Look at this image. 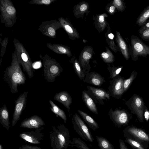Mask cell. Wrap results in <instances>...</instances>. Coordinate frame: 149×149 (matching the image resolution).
<instances>
[{
  "label": "cell",
  "instance_id": "1",
  "mask_svg": "<svg viewBox=\"0 0 149 149\" xmlns=\"http://www.w3.org/2000/svg\"><path fill=\"white\" fill-rule=\"evenodd\" d=\"M3 79L13 94L18 92V86L24 85L25 83L26 78L18 62L15 51L13 54L10 65L4 71Z\"/></svg>",
  "mask_w": 149,
  "mask_h": 149
},
{
  "label": "cell",
  "instance_id": "2",
  "mask_svg": "<svg viewBox=\"0 0 149 149\" xmlns=\"http://www.w3.org/2000/svg\"><path fill=\"white\" fill-rule=\"evenodd\" d=\"M50 133L51 145L53 149H67L70 144L69 130L63 124L53 127Z\"/></svg>",
  "mask_w": 149,
  "mask_h": 149
},
{
  "label": "cell",
  "instance_id": "3",
  "mask_svg": "<svg viewBox=\"0 0 149 149\" xmlns=\"http://www.w3.org/2000/svg\"><path fill=\"white\" fill-rule=\"evenodd\" d=\"M42 59L44 79L48 82H53L56 77L60 75L63 69L56 60L47 55H45Z\"/></svg>",
  "mask_w": 149,
  "mask_h": 149
},
{
  "label": "cell",
  "instance_id": "4",
  "mask_svg": "<svg viewBox=\"0 0 149 149\" xmlns=\"http://www.w3.org/2000/svg\"><path fill=\"white\" fill-rule=\"evenodd\" d=\"M17 60L24 71L27 73L29 78L33 76V68L31 58L22 44L16 39L13 41Z\"/></svg>",
  "mask_w": 149,
  "mask_h": 149
},
{
  "label": "cell",
  "instance_id": "5",
  "mask_svg": "<svg viewBox=\"0 0 149 149\" xmlns=\"http://www.w3.org/2000/svg\"><path fill=\"white\" fill-rule=\"evenodd\" d=\"M1 22L7 27H11L15 23L17 12L12 2L9 0H0Z\"/></svg>",
  "mask_w": 149,
  "mask_h": 149
},
{
  "label": "cell",
  "instance_id": "6",
  "mask_svg": "<svg viewBox=\"0 0 149 149\" xmlns=\"http://www.w3.org/2000/svg\"><path fill=\"white\" fill-rule=\"evenodd\" d=\"M130 39L131 47L129 49V53L132 60L136 61L140 56L147 58L149 55V46L136 36L132 35Z\"/></svg>",
  "mask_w": 149,
  "mask_h": 149
},
{
  "label": "cell",
  "instance_id": "7",
  "mask_svg": "<svg viewBox=\"0 0 149 149\" xmlns=\"http://www.w3.org/2000/svg\"><path fill=\"white\" fill-rule=\"evenodd\" d=\"M125 104L130 110L131 113L136 116L140 122L143 121L145 105L141 97L136 94H134L125 102Z\"/></svg>",
  "mask_w": 149,
  "mask_h": 149
},
{
  "label": "cell",
  "instance_id": "8",
  "mask_svg": "<svg viewBox=\"0 0 149 149\" xmlns=\"http://www.w3.org/2000/svg\"><path fill=\"white\" fill-rule=\"evenodd\" d=\"M72 122L74 130L83 140L91 142H93L94 139L90 131L77 113L73 115Z\"/></svg>",
  "mask_w": 149,
  "mask_h": 149
},
{
  "label": "cell",
  "instance_id": "9",
  "mask_svg": "<svg viewBox=\"0 0 149 149\" xmlns=\"http://www.w3.org/2000/svg\"><path fill=\"white\" fill-rule=\"evenodd\" d=\"M110 118L115 125L120 127L126 125L132 116L129 113L124 109H116L113 111L112 109L109 112Z\"/></svg>",
  "mask_w": 149,
  "mask_h": 149
},
{
  "label": "cell",
  "instance_id": "10",
  "mask_svg": "<svg viewBox=\"0 0 149 149\" xmlns=\"http://www.w3.org/2000/svg\"><path fill=\"white\" fill-rule=\"evenodd\" d=\"M28 93V91L24 92L15 100V107L13 115L12 127L14 126L19 120L22 111L26 107Z\"/></svg>",
  "mask_w": 149,
  "mask_h": 149
},
{
  "label": "cell",
  "instance_id": "11",
  "mask_svg": "<svg viewBox=\"0 0 149 149\" xmlns=\"http://www.w3.org/2000/svg\"><path fill=\"white\" fill-rule=\"evenodd\" d=\"M61 28L62 26L59 21L55 20L42 22L39 26L38 30L44 35L54 38L56 37V31Z\"/></svg>",
  "mask_w": 149,
  "mask_h": 149
},
{
  "label": "cell",
  "instance_id": "12",
  "mask_svg": "<svg viewBox=\"0 0 149 149\" xmlns=\"http://www.w3.org/2000/svg\"><path fill=\"white\" fill-rule=\"evenodd\" d=\"M125 78L120 75H117L110 82L109 89L113 97L118 99L124 93L123 83Z\"/></svg>",
  "mask_w": 149,
  "mask_h": 149
},
{
  "label": "cell",
  "instance_id": "13",
  "mask_svg": "<svg viewBox=\"0 0 149 149\" xmlns=\"http://www.w3.org/2000/svg\"><path fill=\"white\" fill-rule=\"evenodd\" d=\"M94 51L92 47L86 46L81 51L79 56V62L84 72L86 73L91 68L89 64L90 60L92 58Z\"/></svg>",
  "mask_w": 149,
  "mask_h": 149
},
{
  "label": "cell",
  "instance_id": "14",
  "mask_svg": "<svg viewBox=\"0 0 149 149\" xmlns=\"http://www.w3.org/2000/svg\"><path fill=\"white\" fill-rule=\"evenodd\" d=\"M40 129L35 131L25 132L20 134V137L26 141L34 144H39L43 139L44 135Z\"/></svg>",
  "mask_w": 149,
  "mask_h": 149
},
{
  "label": "cell",
  "instance_id": "15",
  "mask_svg": "<svg viewBox=\"0 0 149 149\" xmlns=\"http://www.w3.org/2000/svg\"><path fill=\"white\" fill-rule=\"evenodd\" d=\"M62 27L68 34L69 38L74 40L79 38V33L77 30L67 19L61 17L58 19Z\"/></svg>",
  "mask_w": 149,
  "mask_h": 149
},
{
  "label": "cell",
  "instance_id": "16",
  "mask_svg": "<svg viewBox=\"0 0 149 149\" xmlns=\"http://www.w3.org/2000/svg\"><path fill=\"white\" fill-rule=\"evenodd\" d=\"M45 125L44 122L40 117L34 115L25 119L21 123L20 126L27 128H40Z\"/></svg>",
  "mask_w": 149,
  "mask_h": 149
},
{
  "label": "cell",
  "instance_id": "17",
  "mask_svg": "<svg viewBox=\"0 0 149 149\" xmlns=\"http://www.w3.org/2000/svg\"><path fill=\"white\" fill-rule=\"evenodd\" d=\"M115 39L117 46L124 58L127 60H128L130 55L129 49L120 33L118 31H116Z\"/></svg>",
  "mask_w": 149,
  "mask_h": 149
},
{
  "label": "cell",
  "instance_id": "18",
  "mask_svg": "<svg viewBox=\"0 0 149 149\" xmlns=\"http://www.w3.org/2000/svg\"><path fill=\"white\" fill-rule=\"evenodd\" d=\"M54 99L62 104L69 111L70 105L72 102V98L70 95L66 91H62L56 93Z\"/></svg>",
  "mask_w": 149,
  "mask_h": 149
},
{
  "label": "cell",
  "instance_id": "19",
  "mask_svg": "<svg viewBox=\"0 0 149 149\" xmlns=\"http://www.w3.org/2000/svg\"><path fill=\"white\" fill-rule=\"evenodd\" d=\"M85 81L93 85L100 86L105 81L104 79L97 73H86Z\"/></svg>",
  "mask_w": 149,
  "mask_h": 149
},
{
  "label": "cell",
  "instance_id": "20",
  "mask_svg": "<svg viewBox=\"0 0 149 149\" xmlns=\"http://www.w3.org/2000/svg\"><path fill=\"white\" fill-rule=\"evenodd\" d=\"M87 88L97 100H108L110 98L109 93L104 89L87 86Z\"/></svg>",
  "mask_w": 149,
  "mask_h": 149
},
{
  "label": "cell",
  "instance_id": "21",
  "mask_svg": "<svg viewBox=\"0 0 149 149\" xmlns=\"http://www.w3.org/2000/svg\"><path fill=\"white\" fill-rule=\"evenodd\" d=\"M47 46L55 53L59 54L67 55L68 57L72 54L70 47L66 46L59 44L47 43Z\"/></svg>",
  "mask_w": 149,
  "mask_h": 149
},
{
  "label": "cell",
  "instance_id": "22",
  "mask_svg": "<svg viewBox=\"0 0 149 149\" xmlns=\"http://www.w3.org/2000/svg\"><path fill=\"white\" fill-rule=\"evenodd\" d=\"M108 17L107 14L104 13L96 15L93 19L94 24L97 30L100 32L103 31L107 27V22L106 18Z\"/></svg>",
  "mask_w": 149,
  "mask_h": 149
},
{
  "label": "cell",
  "instance_id": "23",
  "mask_svg": "<svg viewBox=\"0 0 149 149\" xmlns=\"http://www.w3.org/2000/svg\"><path fill=\"white\" fill-rule=\"evenodd\" d=\"M89 8L88 3L85 1L80 2L73 8V13L77 18H82L84 14L87 12Z\"/></svg>",
  "mask_w": 149,
  "mask_h": 149
},
{
  "label": "cell",
  "instance_id": "24",
  "mask_svg": "<svg viewBox=\"0 0 149 149\" xmlns=\"http://www.w3.org/2000/svg\"><path fill=\"white\" fill-rule=\"evenodd\" d=\"M127 132L134 137L143 141H149V136L143 130L134 127L127 128Z\"/></svg>",
  "mask_w": 149,
  "mask_h": 149
},
{
  "label": "cell",
  "instance_id": "25",
  "mask_svg": "<svg viewBox=\"0 0 149 149\" xmlns=\"http://www.w3.org/2000/svg\"><path fill=\"white\" fill-rule=\"evenodd\" d=\"M0 123L8 131L10 127L9 113L5 104L0 108Z\"/></svg>",
  "mask_w": 149,
  "mask_h": 149
},
{
  "label": "cell",
  "instance_id": "26",
  "mask_svg": "<svg viewBox=\"0 0 149 149\" xmlns=\"http://www.w3.org/2000/svg\"><path fill=\"white\" fill-rule=\"evenodd\" d=\"M107 30L105 34L106 37V40L107 43L109 47L115 53L118 51V48L115 42V38L114 35L112 33L109 24L107 23Z\"/></svg>",
  "mask_w": 149,
  "mask_h": 149
},
{
  "label": "cell",
  "instance_id": "27",
  "mask_svg": "<svg viewBox=\"0 0 149 149\" xmlns=\"http://www.w3.org/2000/svg\"><path fill=\"white\" fill-rule=\"evenodd\" d=\"M82 99L87 107L92 112L97 115L98 111L95 103L85 91H82Z\"/></svg>",
  "mask_w": 149,
  "mask_h": 149
},
{
  "label": "cell",
  "instance_id": "28",
  "mask_svg": "<svg viewBox=\"0 0 149 149\" xmlns=\"http://www.w3.org/2000/svg\"><path fill=\"white\" fill-rule=\"evenodd\" d=\"M77 111L90 128L94 131H96L99 128L97 123L91 116L80 110H78Z\"/></svg>",
  "mask_w": 149,
  "mask_h": 149
},
{
  "label": "cell",
  "instance_id": "29",
  "mask_svg": "<svg viewBox=\"0 0 149 149\" xmlns=\"http://www.w3.org/2000/svg\"><path fill=\"white\" fill-rule=\"evenodd\" d=\"M70 61L73 64L75 72L79 78L81 80H84L86 73L83 71L78 61L74 56L71 59Z\"/></svg>",
  "mask_w": 149,
  "mask_h": 149
},
{
  "label": "cell",
  "instance_id": "30",
  "mask_svg": "<svg viewBox=\"0 0 149 149\" xmlns=\"http://www.w3.org/2000/svg\"><path fill=\"white\" fill-rule=\"evenodd\" d=\"M149 18V4L143 10L137 18L136 24L141 26L147 21Z\"/></svg>",
  "mask_w": 149,
  "mask_h": 149
},
{
  "label": "cell",
  "instance_id": "31",
  "mask_svg": "<svg viewBox=\"0 0 149 149\" xmlns=\"http://www.w3.org/2000/svg\"><path fill=\"white\" fill-rule=\"evenodd\" d=\"M96 138L100 149H114L113 145L105 138L96 136Z\"/></svg>",
  "mask_w": 149,
  "mask_h": 149
},
{
  "label": "cell",
  "instance_id": "32",
  "mask_svg": "<svg viewBox=\"0 0 149 149\" xmlns=\"http://www.w3.org/2000/svg\"><path fill=\"white\" fill-rule=\"evenodd\" d=\"M49 102L51 106L50 107L51 111L61 118L63 120L64 123H66L67 122V117L64 111L55 104L52 100H49Z\"/></svg>",
  "mask_w": 149,
  "mask_h": 149
},
{
  "label": "cell",
  "instance_id": "33",
  "mask_svg": "<svg viewBox=\"0 0 149 149\" xmlns=\"http://www.w3.org/2000/svg\"><path fill=\"white\" fill-rule=\"evenodd\" d=\"M106 51L100 54V56L103 61L107 63H112L115 60L114 56L109 48L106 47Z\"/></svg>",
  "mask_w": 149,
  "mask_h": 149
},
{
  "label": "cell",
  "instance_id": "34",
  "mask_svg": "<svg viewBox=\"0 0 149 149\" xmlns=\"http://www.w3.org/2000/svg\"><path fill=\"white\" fill-rule=\"evenodd\" d=\"M70 144L71 147H75L79 149H91L86 143L80 138H73L71 141Z\"/></svg>",
  "mask_w": 149,
  "mask_h": 149
},
{
  "label": "cell",
  "instance_id": "35",
  "mask_svg": "<svg viewBox=\"0 0 149 149\" xmlns=\"http://www.w3.org/2000/svg\"><path fill=\"white\" fill-rule=\"evenodd\" d=\"M138 74L137 72L134 70L131 73L129 78L125 79L123 83V88L124 93L126 92L129 88L132 81L136 78Z\"/></svg>",
  "mask_w": 149,
  "mask_h": 149
},
{
  "label": "cell",
  "instance_id": "36",
  "mask_svg": "<svg viewBox=\"0 0 149 149\" xmlns=\"http://www.w3.org/2000/svg\"><path fill=\"white\" fill-rule=\"evenodd\" d=\"M123 66L112 67L109 66L108 69L110 73V77L113 79L118 75L123 68Z\"/></svg>",
  "mask_w": 149,
  "mask_h": 149
},
{
  "label": "cell",
  "instance_id": "37",
  "mask_svg": "<svg viewBox=\"0 0 149 149\" xmlns=\"http://www.w3.org/2000/svg\"><path fill=\"white\" fill-rule=\"evenodd\" d=\"M112 2L118 11L123 12L126 8L125 3L121 0H114Z\"/></svg>",
  "mask_w": 149,
  "mask_h": 149
},
{
  "label": "cell",
  "instance_id": "38",
  "mask_svg": "<svg viewBox=\"0 0 149 149\" xmlns=\"http://www.w3.org/2000/svg\"><path fill=\"white\" fill-rule=\"evenodd\" d=\"M138 33L141 38L145 41H149V29L138 30Z\"/></svg>",
  "mask_w": 149,
  "mask_h": 149
},
{
  "label": "cell",
  "instance_id": "39",
  "mask_svg": "<svg viewBox=\"0 0 149 149\" xmlns=\"http://www.w3.org/2000/svg\"><path fill=\"white\" fill-rule=\"evenodd\" d=\"M55 0H32L29 3L37 5H49L53 3Z\"/></svg>",
  "mask_w": 149,
  "mask_h": 149
},
{
  "label": "cell",
  "instance_id": "40",
  "mask_svg": "<svg viewBox=\"0 0 149 149\" xmlns=\"http://www.w3.org/2000/svg\"><path fill=\"white\" fill-rule=\"evenodd\" d=\"M131 146L137 149H144V148L139 142L131 139L126 138L125 141Z\"/></svg>",
  "mask_w": 149,
  "mask_h": 149
},
{
  "label": "cell",
  "instance_id": "41",
  "mask_svg": "<svg viewBox=\"0 0 149 149\" xmlns=\"http://www.w3.org/2000/svg\"><path fill=\"white\" fill-rule=\"evenodd\" d=\"M106 8V10L110 15H113L116 12V9L113 4L112 2H111L110 3L108 4Z\"/></svg>",
  "mask_w": 149,
  "mask_h": 149
},
{
  "label": "cell",
  "instance_id": "42",
  "mask_svg": "<svg viewBox=\"0 0 149 149\" xmlns=\"http://www.w3.org/2000/svg\"><path fill=\"white\" fill-rule=\"evenodd\" d=\"M8 38H6L2 41L1 43V56L3 57L5 52V50L8 43Z\"/></svg>",
  "mask_w": 149,
  "mask_h": 149
},
{
  "label": "cell",
  "instance_id": "43",
  "mask_svg": "<svg viewBox=\"0 0 149 149\" xmlns=\"http://www.w3.org/2000/svg\"><path fill=\"white\" fill-rule=\"evenodd\" d=\"M19 149H42L38 146H29L27 145H23L20 147Z\"/></svg>",
  "mask_w": 149,
  "mask_h": 149
},
{
  "label": "cell",
  "instance_id": "44",
  "mask_svg": "<svg viewBox=\"0 0 149 149\" xmlns=\"http://www.w3.org/2000/svg\"><path fill=\"white\" fill-rule=\"evenodd\" d=\"M143 116L146 121H148L149 119V111L146 105L144 107Z\"/></svg>",
  "mask_w": 149,
  "mask_h": 149
},
{
  "label": "cell",
  "instance_id": "45",
  "mask_svg": "<svg viewBox=\"0 0 149 149\" xmlns=\"http://www.w3.org/2000/svg\"><path fill=\"white\" fill-rule=\"evenodd\" d=\"M119 142L120 149H128L122 140L120 139Z\"/></svg>",
  "mask_w": 149,
  "mask_h": 149
},
{
  "label": "cell",
  "instance_id": "46",
  "mask_svg": "<svg viewBox=\"0 0 149 149\" xmlns=\"http://www.w3.org/2000/svg\"><path fill=\"white\" fill-rule=\"evenodd\" d=\"M149 29V20L147 21L146 22L140 29Z\"/></svg>",
  "mask_w": 149,
  "mask_h": 149
},
{
  "label": "cell",
  "instance_id": "47",
  "mask_svg": "<svg viewBox=\"0 0 149 149\" xmlns=\"http://www.w3.org/2000/svg\"><path fill=\"white\" fill-rule=\"evenodd\" d=\"M41 63L40 62H37L34 63L33 65V68H37L40 67Z\"/></svg>",
  "mask_w": 149,
  "mask_h": 149
},
{
  "label": "cell",
  "instance_id": "48",
  "mask_svg": "<svg viewBox=\"0 0 149 149\" xmlns=\"http://www.w3.org/2000/svg\"><path fill=\"white\" fill-rule=\"evenodd\" d=\"M3 149V146H2L1 144H0V149Z\"/></svg>",
  "mask_w": 149,
  "mask_h": 149
}]
</instances>
